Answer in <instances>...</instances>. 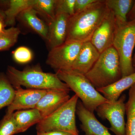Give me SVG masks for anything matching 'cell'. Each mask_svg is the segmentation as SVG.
<instances>
[{
	"mask_svg": "<svg viewBox=\"0 0 135 135\" xmlns=\"http://www.w3.org/2000/svg\"><path fill=\"white\" fill-rule=\"evenodd\" d=\"M97 1V0H75L74 14L83 11Z\"/></svg>",
	"mask_w": 135,
	"mask_h": 135,
	"instance_id": "4316f807",
	"label": "cell"
},
{
	"mask_svg": "<svg viewBox=\"0 0 135 135\" xmlns=\"http://www.w3.org/2000/svg\"><path fill=\"white\" fill-rule=\"evenodd\" d=\"M135 84V72L122 77L114 83L105 88L97 89L108 101L112 102L118 100L126 90Z\"/></svg>",
	"mask_w": 135,
	"mask_h": 135,
	"instance_id": "2e32d148",
	"label": "cell"
},
{
	"mask_svg": "<svg viewBox=\"0 0 135 135\" xmlns=\"http://www.w3.org/2000/svg\"><path fill=\"white\" fill-rule=\"evenodd\" d=\"M69 91L58 89L47 90L35 107L42 119L49 116L65 103L70 98Z\"/></svg>",
	"mask_w": 135,
	"mask_h": 135,
	"instance_id": "8fae6325",
	"label": "cell"
},
{
	"mask_svg": "<svg viewBox=\"0 0 135 135\" xmlns=\"http://www.w3.org/2000/svg\"><path fill=\"white\" fill-rule=\"evenodd\" d=\"M15 89L14 99L11 104L8 107L5 115H10L15 111L35 109L47 90L24 89L22 87H17Z\"/></svg>",
	"mask_w": 135,
	"mask_h": 135,
	"instance_id": "30bf717a",
	"label": "cell"
},
{
	"mask_svg": "<svg viewBox=\"0 0 135 135\" xmlns=\"http://www.w3.org/2000/svg\"><path fill=\"white\" fill-rule=\"evenodd\" d=\"M133 66H134L135 69V53L134 54L133 57Z\"/></svg>",
	"mask_w": 135,
	"mask_h": 135,
	"instance_id": "1f68e13d",
	"label": "cell"
},
{
	"mask_svg": "<svg viewBox=\"0 0 135 135\" xmlns=\"http://www.w3.org/2000/svg\"><path fill=\"white\" fill-rule=\"evenodd\" d=\"M13 113L10 115H5L0 121V135L18 134Z\"/></svg>",
	"mask_w": 135,
	"mask_h": 135,
	"instance_id": "cb8c5ba5",
	"label": "cell"
},
{
	"mask_svg": "<svg viewBox=\"0 0 135 135\" xmlns=\"http://www.w3.org/2000/svg\"><path fill=\"white\" fill-rule=\"evenodd\" d=\"M59 79L75 92L88 110L94 113L100 105L109 102L84 74L73 70L56 72Z\"/></svg>",
	"mask_w": 135,
	"mask_h": 135,
	"instance_id": "277c9868",
	"label": "cell"
},
{
	"mask_svg": "<svg viewBox=\"0 0 135 135\" xmlns=\"http://www.w3.org/2000/svg\"><path fill=\"white\" fill-rule=\"evenodd\" d=\"M6 75L15 89L23 86L31 89L71 90L56 73L44 72L39 65L26 68L23 70L9 66Z\"/></svg>",
	"mask_w": 135,
	"mask_h": 135,
	"instance_id": "7a4b0ae2",
	"label": "cell"
},
{
	"mask_svg": "<svg viewBox=\"0 0 135 135\" xmlns=\"http://www.w3.org/2000/svg\"><path fill=\"white\" fill-rule=\"evenodd\" d=\"M5 15L4 11L0 9V20L5 23Z\"/></svg>",
	"mask_w": 135,
	"mask_h": 135,
	"instance_id": "f546056e",
	"label": "cell"
},
{
	"mask_svg": "<svg viewBox=\"0 0 135 135\" xmlns=\"http://www.w3.org/2000/svg\"><path fill=\"white\" fill-rule=\"evenodd\" d=\"M107 7L113 12L117 26L127 21V16L133 7L134 0H105Z\"/></svg>",
	"mask_w": 135,
	"mask_h": 135,
	"instance_id": "ac0fdd59",
	"label": "cell"
},
{
	"mask_svg": "<svg viewBox=\"0 0 135 135\" xmlns=\"http://www.w3.org/2000/svg\"><path fill=\"white\" fill-rule=\"evenodd\" d=\"M82 44L79 42L66 41L61 45L51 49L46 64L56 72L71 70Z\"/></svg>",
	"mask_w": 135,
	"mask_h": 135,
	"instance_id": "52a82bcc",
	"label": "cell"
},
{
	"mask_svg": "<svg viewBox=\"0 0 135 135\" xmlns=\"http://www.w3.org/2000/svg\"><path fill=\"white\" fill-rule=\"evenodd\" d=\"M100 54L91 42H83L71 70L85 75L95 64Z\"/></svg>",
	"mask_w": 135,
	"mask_h": 135,
	"instance_id": "5bb4252c",
	"label": "cell"
},
{
	"mask_svg": "<svg viewBox=\"0 0 135 135\" xmlns=\"http://www.w3.org/2000/svg\"><path fill=\"white\" fill-rule=\"evenodd\" d=\"M113 47L119 56L122 77L134 73L133 54L135 47V21L117 26Z\"/></svg>",
	"mask_w": 135,
	"mask_h": 135,
	"instance_id": "8992f818",
	"label": "cell"
},
{
	"mask_svg": "<svg viewBox=\"0 0 135 135\" xmlns=\"http://www.w3.org/2000/svg\"><path fill=\"white\" fill-rule=\"evenodd\" d=\"M56 0H34L32 8L44 19L48 25L56 16Z\"/></svg>",
	"mask_w": 135,
	"mask_h": 135,
	"instance_id": "44dd1931",
	"label": "cell"
},
{
	"mask_svg": "<svg viewBox=\"0 0 135 135\" xmlns=\"http://www.w3.org/2000/svg\"><path fill=\"white\" fill-rule=\"evenodd\" d=\"M109 11L105 0H97L83 11L70 16L66 41H90Z\"/></svg>",
	"mask_w": 135,
	"mask_h": 135,
	"instance_id": "6da1fadb",
	"label": "cell"
},
{
	"mask_svg": "<svg viewBox=\"0 0 135 135\" xmlns=\"http://www.w3.org/2000/svg\"><path fill=\"white\" fill-rule=\"evenodd\" d=\"M75 0H56V14L64 13L72 16L74 14Z\"/></svg>",
	"mask_w": 135,
	"mask_h": 135,
	"instance_id": "484cf974",
	"label": "cell"
},
{
	"mask_svg": "<svg viewBox=\"0 0 135 135\" xmlns=\"http://www.w3.org/2000/svg\"><path fill=\"white\" fill-rule=\"evenodd\" d=\"M15 89L6 74L0 73V110L9 106L15 97Z\"/></svg>",
	"mask_w": 135,
	"mask_h": 135,
	"instance_id": "7402d4cb",
	"label": "cell"
},
{
	"mask_svg": "<svg viewBox=\"0 0 135 135\" xmlns=\"http://www.w3.org/2000/svg\"><path fill=\"white\" fill-rule=\"evenodd\" d=\"M85 75L97 89L108 86L121 79L119 56L113 46L100 54Z\"/></svg>",
	"mask_w": 135,
	"mask_h": 135,
	"instance_id": "3957f363",
	"label": "cell"
},
{
	"mask_svg": "<svg viewBox=\"0 0 135 135\" xmlns=\"http://www.w3.org/2000/svg\"><path fill=\"white\" fill-rule=\"evenodd\" d=\"M37 135H47L46 133L42 132H37Z\"/></svg>",
	"mask_w": 135,
	"mask_h": 135,
	"instance_id": "d6a6232c",
	"label": "cell"
},
{
	"mask_svg": "<svg viewBox=\"0 0 135 135\" xmlns=\"http://www.w3.org/2000/svg\"><path fill=\"white\" fill-rule=\"evenodd\" d=\"M126 95L123 94L116 101L100 105L95 110L100 118L109 121L111 126L109 129L116 135L126 134Z\"/></svg>",
	"mask_w": 135,
	"mask_h": 135,
	"instance_id": "ba28073f",
	"label": "cell"
},
{
	"mask_svg": "<svg viewBox=\"0 0 135 135\" xmlns=\"http://www.w3.org/2000/svg\"><path fill=\"white\" fill-rule=\"evenodd\" d=\"M12 57L17 63L26 64L32 59L33 53L31 50L27 47L20 46L12 52Z\"/></svg>",
	"mask_w": 135,
	"mask_h": 135,
	"instance_id": "d4e9b609",
	"label": "cell"
},
{
	"mask_svg": "<svg viewBox=\"0 0 135 135\" xmlns=\"http://www.w3.org/2000/svg\"><path fill=\"white\" fill-rule=\"evenodd\" d=\"M127 21H135V1L127 16Z\"/></svg>",
	"mask_w": 135,
	"mask_h": 135,
	"instance_id": "83f0119b",
	"label": "cell"
},
{
	"mask_svg": "<svg viewBox=\"0 0 135 135\" xmlns=\"http://www.w3.org/2000/svg\"><path fill=\"white\" fill-rule=\"evenodd\" d=\"M34 0H11L8 1V8L4 11L5 24L13 25L18 15L25 10L32 7Z\"/></svg>",
	"mask_w": 135,
	"mask_h": 135,
	"instance_id": "d6986e66",
	"label": "cell"
},
{
	"mask_svg": "<svg viewBox=\"0 0 135 135\" xmlns=\"http://www.w3.org/2000/svg\"><path fill=\"white\" fill-rule=\"evenodd\" d=\"M47 135H73L70 133L62 131H54L46 133Z\"/></svg>",
	"mask_w": 135,
	"mask_h": 135,
	"instance_id": "f1b7e54d",
	"label": "cell"
},
{
	"mask_svg": "<svg viewBox=\"0 0 135 135\" xmlns=\"http://www.w3.org/2000/svg\"><path fill=\"white\" fill-rule=\"evenodd\" d=\"M126 107L127 121L125 135H135V84L129 89Z\"/></svg>",
	"mask_w": 135,
	"mask_h": 135,
	"instance_id": "ffe728a7",
	"label": "cell"
},
{
	"mask_svg": "<svg viewBox=\"0 0 135 135\" xmlns=\"http://www.w3.org/2000/svg\"><path fill=\"white\" fill-rule=\"evenodd\" d=\"M79 99L75 94L55 112L42 119L36 124L37 132L47 133L62 131L73 135H79L75 120Z\"/></svg>",
	"mask_w": 135,
	"mask_h": 135,
	"instance_id": "5b68a950",
	"label": "cell"
},
{
	"mask_svg": "<svg viewBox=\"0 0 135 135\" xmlns=\"http://www.w3.org/2000/svg\"><path fill=\"white\" fill-rule=\"evenodd\" d=\"M117 27L114 15L109 9L90 40L100 53L113 46Z\"/></svg>",
	"mask_w": 135,
	"mask_h": 135,
	"instance_id": "9c48e42d",
	"label": "cell"
},
{
	"mask_svg": "<svg viewBox=\"0 0 135 135\" xmlns=\"http://www.w3.org/2000/svg\"><path fill=\"white\" fill-rule=\"evenodd\" d=\"M4 24H5V23L4 22L0 20V32L2 31L5 29Z\"/></svg>",
	"mask_w": 135,
	"mask_h": 135,
	"instance_id": "4dcf8cb0",
	"label": "cell"
},
{
	"mask_svg": "<svg viewBox=\"0 0 135 135\" xmlns=\"http://www.w3.org/2000/svg\"><path fill=\"white\" fill-rule=\"evenodd\" d=\"M18 18L29 29L47 40L49 35L48 26L38 17L37 12L32 8L25 10L18 15Z\"/></svg>",
	"mask_w": 135,
	"mask_h": 135,
	"instance_id": "9a60e30c",
	"label": "cell"
},
{
	"mask_svg": "<svg viewBox=\"0 0 135 135\" xmlns=\"http://www.w3.org/2000/svg\"><path fill=\"white\" fill-rule=\"evenodd\" d=\"M13 114L18 133L25 132L42 119L40 112L35 108L17 111Z\"/></svg>",
	"mask_w": 135,
	"mask_h": 135,
	"instance_id": "e0dca14e",
	"label": "cell"
},
{
	"mask_svg": "<svg viewBox=\"0 0 135 135\" xmlns=\"http://www.w3.org/2000/svg\"><path fill=\"white\" fill-rule=\"evenodd\" d=\"M20 31L17 27H11L0 32V51L8 50L17 41Z\"/></svg>",
	"mask_w": 135,
	"mask_h": 135,
	"instance_id": "603a6c76",
	"label": "cell"
},
{
	"mask_svg": "<svg viewBox=\"0 0 135 135\" xmlns=\"http://www.w3.org/2000/svg\"><path fill=\"white\" fill-rule=\"evenodd\" d=\"M70 16L64 13H57L48 26L47 41L51 49L64 43L67 35L68 25Z\"/></svg>",
	"mask_w": 135,
	"mask_h": 135,
	"instance_id": "4fadbf2b",
	"label": "cell"
},
{
	"mask_svg": "<svg viewBox=\"0 0 135 135\" xmlns=\"http://www.w3.org/2000/svg\"><path fill=\"white\" fill-rule=\"evenodd\" d=\"M76 113L81 122V128L85 135H112L109 129L97 119L94 113L88 110L79 100L77 103Z\"/></svg>",
	"mask_w": 135,
	"mask_h": 135,
	"instance_id": "7c38bea8",
	"label": "cell"
}]
</instances>
